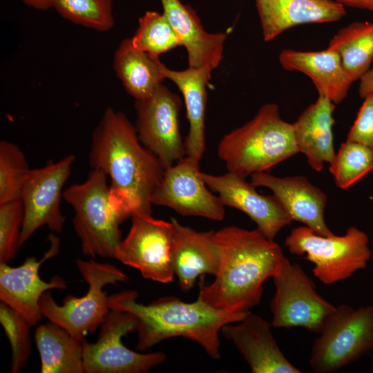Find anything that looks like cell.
<instances>
[{"instance_id":"1","label":"cell","mask_w":373,"mask_h":373,"mask_svg":"<svg viewBox=\"0 0 373 373\" xmlns=\"http://www.w3.org/2000/svg\"><path fill=\"white\" fill-rule=\"evenodd\" d=\"M220 255L213 281L200 278L198 298L218 309L249 312L262 298L263 283L278 271L285 258L280 247L257 229L236 226L214 232Z\"/></svg>"},{"instance_id":"2","label":"cell","mask_w":373,"mask_h":373,"mask_svg":"<svg viewBox=\"0 0 373 373\" xmlns=\"http://www.w3.org/2000/svg\"><path fill=\"white\" fill-rule=\"evenodd\" d=\"M89 164L110 178L111 197L132 215L151 214V197L164 169L124 114L106 108L92 134Z\"/></svg>"},{"instance_id":"3","label":"cell","mask_w":373,"mask_h":373,"mask_svg":"<svg viewBox=\"0 0 373 373\" xmlns=\"http://www.w3.org/2000/svg\"><path fill=\"white\" fill-rule=\"evenodd\" d=\"M137 293L123 291L108 296L110 309L126 312L137 321L136 349L145 351L173 337H183L198 343L214 360L220 358L219 332L227 324L242 320L249 312L218 309L198 298L192 303L175 296H165L144 305L137 302Z\"/></svg>"},{"instance_id":"4","label":"cell","mask_w":373,"mask_h":373,"mask_svg":"<svg viewBox=\"0 0 373 373\" xmlns=\"http://www.w3.org/2000/svg\"><path fill=\"white\" fill-rule=\"evenodd\" d=\"M298 153L292 124L281 118L273 103L263 105L251 120L224 135L218 146V155L228 171L246 178Z\"/></svg>"},{"instance_id":"5","label":"cell","mask_w":373,"mask_h":373,"mask_svg":"<svg viewBox=\"0 0 373 373\" xmlns=\"http://www.w3.org/2000/svg\"><path fill=\"white\" fill-rule=\"evenodd\" d=\"M108 176L92 169L87 179L65 189L63 198L73 209L76 234L85 256L114 258L122 242L121 224L132 216L125 204L111 196Z\"/></svg>"},{"instance_id":"6","label":"cell","mask_w":373,"mask_h":373,"mask_svg":"<svg viewBox=\"0 0 373 373\" xmlns=\"http://www.w3.org/2000/svg\"><path fill=\"white\" fill-rule=\"evenodd\" d=\"M76 265L88 285L86 294L79 298L67 295L60 305L47 291L40 298L39 307L43 316L50 322L82 341L88 333L96 331L111 310L104 287L118 282L126 283L128 277L113 265L93 260L77 259Z\"/></svg>"},{"instance_id":"7","label":"cell","mask_w":373,"mask_h":373,"mask_svg":"<svg viewBox=\"0 0 373 373\" xmlns=\"http://www.w3.org/2000/svg\"><path fill=\"white\" fill-rule=\"evenodd\" d=\"M285 245L292 254L305 255L304 258L314 265L312 273L325 285L365 269L372 256L367 235L354 226L341 236H324L308 227H298L285 238Z\"/></svg>"},{"instance_id":"8","label":"cell","mask_w":373,"mask_h":373,"mask_svg":"<svg viewBox=\"0 0 373 373\" xmlns=\"http://www.w3.org/2000/svg\"><path fill=\"white\" fill-rule=\"evenodd\" d=\"M309 363L316 373H333L373 350V306L342 304L324 320Z\"/></svg>"},{"instance_id":"9","label":"cell","mask_w":373,"mask_h":373,"mask_svg":"<svg viewBox=\"0 0 373 373\" xmlns=\"http://www.w3.org/2000/svg\"><path fill=\"white\" fill-rule=\"evenodd\" d=\"M271 325L277 328L303 327L319 334L325 318L336 307L320 296L300 266L285 258L272 277Z\"/></svg>"},{"instance_id":"10","label":"cell","mask_w":373,"mask_h":373,"mask_svg":"<svg viewBox=\"0 0 373 373\" xmlns=\"http://www.w3.org/2000/svg\"><path fill=\"white\" fill-rule=\"evenodd\" d=\"M137 325L131 314L111 309L100 325L97 341H82L84 373H146L162 363L164 352L139 353L123 344L122 337L136 331Z\"/></svg>"},{"instance_id":"11","label":"cell","mask_w":373,"mask_h":373,"mask_svg":"<svg viewBox=\"0 0 373 373\" xmlns=\"http://www.w3.org/2000/svg\"><path fill=\"white\" fill-rule=\"evenodd\" d=\"M75 160V156L71 154L57 162L29 170L20 196L23 221L19 247L41 227L46 226L52 233L62 231L65 218L60 211L61 199Z\"/></svg>"},{"instance_id":"12","label":"cell","mask_w":373,"mask_h":373,"mask_svg":"<svg viewBox=\"0 0 373 373\" xmlns=\"http://www.w3.org/2000/svg\"><path fill=\"white\" fill-rule=\"evenodd\" d=\"M131 217V227L119 245L115 258L137 269L146 279L161 283L172 282L175 276L171 263L172 222L140 213Z\"/></svg>"},{"instance_id":"13","label":"cell","mask_w":373,"mask_h":373,"mask_svg":"<svg viewBox=\"0 0 373 373\" xmlns=\"http://www.w3.org/2000/svg\"><path fill=\"white\" fill-rule=\"evenodd\" d=\"M179 96L162 84L148 97L135 100V129L141 143L166 169L186 156L180 127Z\"/></svg>"},{"instance_id":"14","label":"cell","mask_w":373,"mask_h":373,"mask_svg":"<svg viewBox=\"0 0 373 373\" xmlns=\"http://www.w3.org/2000/svg\"><path fill=\"white\" fill-rule=\"evenodd\" d=\"M199 162L186 155L165 169L151 197V204L170 207L183 216L222 220L225 206L202 180Z\"/></svg>"},{"instance_id":"15","label":"cell","mask_w":373,"mask_h":373,"mask_svg":"<svg viewBox=\"0 0 373 373\" xmlns=\"http://www.w3.org/2000/svg\"><path fill=\"white\" fill-rule=\"evenodd\" d=\"M48 240L50 247L39 260L28 257L21 265L15 267L7 262L0 263V300L21 314L32 327L42 318L39 300L43 294L50 289H64L67 286L60 276H53L46 282L39 275L40 266L59 251V238L51 233Z\"/></svg>"},{"instance_id":"16","label":"cell","mask_w":373,"mask_h":373,"mask_svg":"<svg viewBox=\"0 0 373 373\" xmlns=\"http://www.w3.org/2000/svg\"><path fill=\"white\" fill-rule=\"evenodd\" d=\"M200 175L209 189L218 193L225 207L245 213L269 239L274 240L278 233L293 221L274 195L260 194L256 186L245 177L230 171L218 175L201 171Z\"/></svg>"},{"instance_id":"17","label":"cell","mask_w":373,"mask_h":373,"mask_svg":"<svg viewBox=\"0 0 373 373\" xmlns=\"http://www.w3.org/2000/svg\"><path fill=\"white\" fill-rule=\"evenodd\" d=\"M221 333L232 341L253 373H300L281 352L270 325L251 312L240 321L229 323Z\"/></svg>"},{"instance_id":"18","label":"cell","mask_w":373,"mask_h":373,"mask_svg":"<svg viewBox=\"0 0 373 373\" xmlns=\"http://www.w3.org/2000/svg\"><path fill=\"white\" fill-rule=\"evenodd\" d=\"M251 183L256 187L269 189L293 220L304 224L318 235H334L324 218L327 195L305 177L278 178L267 172H258L251 175Z\"/></svg>"},{"instance_id":"19","label":"cell","mask_w":373,"mask_h":373,"mask_svg":"<svg viewBox=\"0 0 373 373\" xmlns=\"http://www.w3.org/2000/svg\"><path fill=\"white\" fill-rule=\"evenodd\" d=\"M173 225V239L171 248V263L183 291L195 285L197 279L205 274L215 276L220 263V255L215 242V231H198L184 226L175 218Z\"/></svg>"},{"instance_id":"20","label":"cell","mask_w":373,"mask_h":373,"mask_svg":"<svg viewBox=\"0 0 373 373\" xmlns=\"http://www.w3.org/2000/svg\"><path fill=\"white\" fill-rule=\"evenodd\" d=\"M163 14L187 52L189 67L215 70L223 58L227 35L209 33L202 27L196 12L180 0H160Z\"/></svg>"},{"instance_id":"21","label":"cell","mask_w":373,"mask_h":373,"mask_svg":"<svg viewBox=\"0 0 373 373\" xmlns=\"http://www.w3.org/2000/svg\"><path fill=\"white\" fill-rule=\"evenodd\" d=\"M255 1L265 41L292 27L337 21L346 14L345 6L333 0Z\"/></svg>"},{"instance_id":"22","label":"cell","mask_w":373,"mask_h":373,"mask_svg":"<svg viewBox=\"0 0 373 373\" xmlns=\"http://www.w3.org/2000/svg\"><path fill=\"white\" fill-rule=\"evenodd\" d=\"M278 59L284 69L309 77L318 95L327 97L335 104L343 101L353 83L338 54L329 48L321 51L285 49L280 52Z\"/></svg>"},{"instance_id":"23","label":"cell","mask_w":373,"mask_h":373,"mask_svg":"<svg viewBox=\"0 0 373 373\" xmlns=\"http://www.w3.org/2000/svg\"><path fill=\"white\" fill-rule=\"evenodd\" d=\"M335 104L318 95L292 124L296 144L303 153L311 168L320 172L325 163L330 164L335 156L334 148L333 112Z\"/></svg>"},{"instance_id":"24","label":"cell","mask_w":373,"mask_h":373,"mask_svg":"<svg viewBox=\"0 0 373 373\" xmlns=\"http://www.w3.org/2000/svg\"><path fill=\"white\" fill-rule=\"evenodd\" d=\"M162 73L165 79L176 84L182 94L189 124V133L184 140L186 155L200 161L206 149L207 86L212 72L205 68L189 67L183 70H173L163 64Z\"/></svg>"},{"instance_id":"25","label":"cell","mask_w":373,"mask_h":373,"mask_svg":"<svg viewBox=\"0 0 373 373\" xmlns=\"http://www.w3.org/2000/svg\"><path fill=\"white\" fill-rule=\"evenodd\" d=\"M162 64L159 57L134 48L131 38L122 41L114 53L116 75L135 100L149 97L162 84Z\"/></svg>"},{"instance_id":"26","label":"cell","mask_w":373,"mask_h":373,"mask_svg":"<svg viewBox=\"0 0 373 373\" xmlns=\"http://www.w3.org/2000/svg\"><path fill=\"white\" fill-rule=\"evenodd\" d=\"M82 341L50 321L39 325L35 342L40 356L41 372L84 373Z\"/></svg>"},{"instance_id":"27","label":"cell","mask_w":373,"mask_h":373,"mask_svg":"<svg viewBox=\"0 0 373 373\" xmlns=\"http://www.w3.org/2000/svg\"><path fill=\"white\" fill-rule=\"evenodd\" d=\"M327 48L338 54L353 82L360 80L373 60V23L354 22L341 28Z\"/></svg>"},{"instance_id":"28","label":"cell","mask_w":373,"mask_h":373,"mask_svg":"<svg viewBox=\"0 0 373 373\" xmlns=\"http://www.w3.org/2000/svg\"><path fill=\"white\" fill-rule=\"evenodd\" d=\"M329 171L337 187L348 189L373 171V147L346 140L329 164Z\"/></svg>"},{"instance_id":"29","label":"cell","mask_w":373,"mask_h":373,"mask_svg":"<svg viewBox=\"0 0 373 373\" xmlns=\"http://www.w3.org/2000/svg\"><path fill=\"white\" fill-rule=\"evenodd\" d=\"M131 41L136 49L157 57L181 46L167 18L155 11H146L139 19L138 27Z\"/></svg>"},{"instance_id":"30","label":"cell","mask_w":373,"mask_h":373,"mask_svg":"<svg viewBox=\"0 0 373 373\" xmlns=\"http://www.w3.org/2000/svg\"><path fill=\"white\" fill-rule=\"evenodd\" d=\"M53 8L73 23L97 31H108L114 26L111 0H56Z\"/></svg>"},{"instance_id":"31","label":"cell","mask_w":373,"mask_h":373,"mask_svg":"<svg viewBox=\"0 0 373 373\" xmlns=\"http://www.w3.org/2000/svg\"><path fill=\"white\" fill-rule=\"evenodd\" d=\"M29 168L26 156L15 144L0 142V204L20 199Z\"/></svg>"},{"instance_id":"32","label":"cell","mask_w":373,"mask_h":373,"mask_svg":"<svg viewBox=\"0 0 373 373\" xmlns=\"http://www.w3.org/2000/svg\"><path fill=\"white\" fill-rule=\"evenodd\" d=\"M0 323L12 349L10 372L17 373L23 367L31 354L32 326L21 314L1 301Z\"/></svg>"},{"instance_id":"33","label":"cell","mask_w":373,"mask_h":373,"mask_svg":"<svg viewBox=\"0 0 373 373\" xmlns=\"http://www.w3.org/2000/svg\"><path fill=\"white\" fill-rule=\"evenodd\" d=\"M23 221L21 199L0 204V263L12 260L19 247Z\"/></svg>"},{"instance_id":"34","label":"cell","mask_w":373,"mask_h":373,"mask_svg":"<svg viewBox=\"0 0 373 373\" xmlns=\"http://www.w3.org/2000/svg\"><path fill=\"white\" fill-rule=\"evenodd\" d=\"M364 99L346 140L373 147V93Z\"/></svg>"},{"instance_id":"35","label":"cell","mask_w":373,"mask_h":373,"mask_svg":"<svg viewBox=\"0 0 373 373\" xmlns=\"http://www.w3.org/2000/svg\"><path fill=\"white\" fill-rule=\"evenodd\" d=\"M373 93V69L369 70L361 79L358 93L361 97L364 98Z\"/></svg>"},{"instance_id":"36","label":"cell","mask_w":373,"mask_h":373,"mask_svg":"<svg viewBox=\"0 0 373 373\" xmlns=\"http://www.w3.org/2000/svg\"><path fill=\"white\" fill-rule=\"evenodd\" d=\"M344 6L366 10L373 13V0H333Z\"/></svg>"},{"instance_id":"37","label":"cell","mask_w":373,"mask_h":373,"mask_svg":"<svg viewBox=\"0 0 373 373\" xmlns=\"http://www.w3.org/2000/svg\"><path fill=\"white\" fill-rule=\"evenodd\" d=\"M26 6L39 10L53 8L56 0H21Z\"/></svg>"}]
</instances>
